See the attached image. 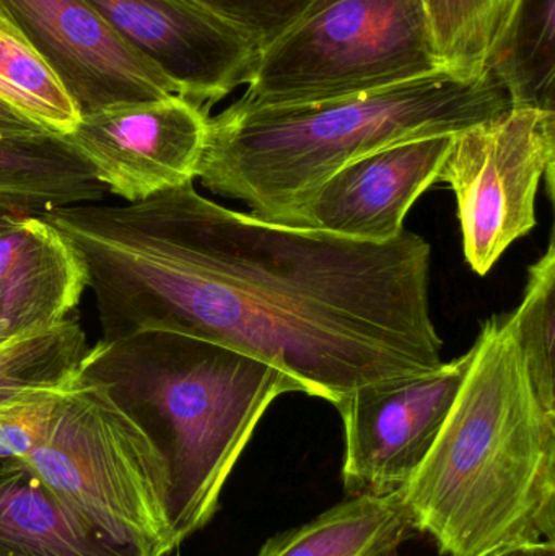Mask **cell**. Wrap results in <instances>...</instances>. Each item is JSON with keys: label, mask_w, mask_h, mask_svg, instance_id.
Instances as JSON below:
<instances>
[{"label": "cell", "mask_w": 555, "mask_h": 556, "mask_svg": "<svg viewBox=\"0 0 555 556\" xmlns=\"http://www.w3.org/2000/svg\"><path fill=\"white\" fill-rule=\"evenodd\" d=\"M555 0H520L491 61L512 108H554Z\"/></svg>", "instance_id": "e0dca14e"}, {"label": "cell", "mask_w": 555, "mask_h": 556, "mask_svg": "<svg viewBox=\"0 0 555 556\" xmlns=\"http://www.w3.org/2000/svg\"><path fill=\"white\" fill-rule=\"evenodd\" d=\"M85 290L80 257L45 217L0 224V346L67 319Z\"/></svg>", "instance_id": "4fadbf2b"}, {"label": "cell", "mask_w": 555, "mask_h": 556, "mask_svg": "<svg viewBox=\"0 0 555 556\" xmlns=\"http://www.w3.org/2000/svg\"><path fill=\"white\" fill-rule=\"evenodd\" d=\"M437 71L442 67L420 0H308L261 46L235 104L315 103Z\"/></svg>", "instance_id": "8992f818"}, {"label": "cell", "mask_w": 555, "mask_h": 556, "mask_svg": "<svg viewBox=\"0 0 555 556\" xmlns=\"http://www.w3.org/2000/svg\"><path fill=\"white\" fill-rule=\"evenodd\" d=\"M26 463L81 519L143 556L175 551L168 473L106 386L77 375L62 389L46 440Z\"/></svg>", "instance_id": "5b68a950"}, {"label": "cell", "mask_w": 555, "mask_h": 556, "mask_svg": "<svg viewBox=\"0 0 555 556\" xmlns=\"http://www.w3.org/2000/svg\"><path fill=\"white\" fill-rule=\"evenodd\" d=\"M67 382L33 389L0 404V459H28L46 440Z\"/></svg>", "instance_id": "7402d4cb"}, {"label": "cell", "mask_w": 555, "mask_h": 556, "mask_svg": "<svg viewBox=\"0 0 555 556\" xmlns=\"http://www.w3.org/2000/svg\"><path fill=\"white\" fill-rule=\"evenodd\" d=\"M117 35L211 110L247 85L260 52L253 33L199 0H87Z\"/></svg>", "instance_id": "8fae6325"}, {"label": "cell", "mask_w": 555, "mask_h": 556, "mask_svg": "<svg viewBox=\"0 0 555 556\" xmlns=\"http://www.w3.org/2000/svg\"><path fill=\"white\" fill-rule=\"evenodd\" d=\"M235 20L256 36L261 46L276 36L308 0H199Z\"/></svg>", "instance_id": "603a6c76"}, {"label": "cell", "mask_w": 555, "mask_h": 556, "mask_svg": "<svg viewBox=\"0 0 555 556\" xmlns=\"http://www.w3.org/2000/svg\"><path fill=\"white\" fill-rule=\"evenodd\" d=\"M78 369L106 386L162 456L175 547L214 518L225 482L273 402L302 392L267 363L168 330L100 339Z\"/></svg>", "instance_id": "277c9868"}, {"label": "cell", "mask_w": 555, "mask_h": 556, "mask_svg": "<svg viewBox=\"0 0 555 556\" xmlns=\"http://www.w3.org/2000/svg\"><path fill=\"white\" fill-rule=\"evenodd\" d=\"M108 194L91 166L61 134L0 132V208L45 215L68 205L97 204Z\"/></svg>", "instance_id": "9a60e30c"}, {"label": "cell", "mask_w": 555, "mask_h": 556, "mask_svg": "<svg viewBox=\"0 0 555 556\" xmlns=\"http://www.w3.org/2000/svg\"><path fill=\"white\" fill-rule=\"evenodd\" d=\"M0 556H143L64 505L26 460L0 459Z\"/></svg>", "instance_id": "5bb4252c"}, {"label": "cell", "mask_w": 555, "mask_h": 556, "mask_svg": "<svg viewBox=\"0 0 555 556\" xmlns=\"http://www.w3.org/2000/svg\"><path fill=\"white\" fill-rule=\"evenodd\" d=\"M209 117L172 94L81 114L65 139L110 194L137 202L198 178Z\"/></svg>", "instance_id": "30bf717a"}, {"label": "cell", "mask_w": 555, "mask_h": 556, "mask_svg": "<svg viewBox=\"0 0 555 556\" xmlns=\"http://www.w3.org/2000/svg\"><path fill=\"white\" fill-rule=\"evenodd\" d=\"M512 108L492 71L432 72L390 87L287 106L231 104L209 117L201 185L267 224L306 228L313 195L349 163L420 137L452 136Z\"/></svg>", "instance_id": "3957f363"}, {"label": "cell", "mask_w": 555, "mask_h": 556, "mask_svg": "<svg viewBox=\"0 0 555 556\" xmlns=\"http://www.w3.org/2000/svg\"><path fill=\"white\" fill-rule=\"evenodd\" d=\"M9 215L13 214H9V212L2 211V208H0V224H2V222L5 220V218L9 217Z\"/></svg>", "instance_id": "484cf974"}, {"label": "cell", "mask_w": 555, "mask_h": 556, "mask_svg": "<svg viewBox=\"0 0 555 556\" xmlns=\"http://www.w3.org/2000/svg\"><path fill=\"white\" fill-rule=\"evenodd\" d=\"M0 16L48 65L80 116L181 97L87 0H0Z\"/></svg>", "instance_id": "9c48e42d"}, {"label": "cell", "mask_w": 555, "mask_h": 556, "mask_svg": "<svg viewBox=\"0 0 555 556\" xmlns=\"http://www.w3.org/2000/svg\"><path fill=\"white\" fill-rule=\"evenodd\" d=\"M555 111L508 108L453 134L437 182L455 192L466 263L491 273L505 251L537 227V195L553 198Z\"/></svg>", "instance_id": "52a82bcc"}, {"label": "cell", "mask_w": 555, "mask_h": 556, "mask_svg": "<svg viewBox=\"0 0 555 556\" xmlns=\"http://www.w3.org/2000/svg\"><path fill=\"white\" fill-rule=\"evenodd\" d=\"M87 333L77 316L0 346V404L33 389L64 384L87 353Z\"/></svg>", "instance_id": "ffe728a7"}, {"label": "cell", "mask_w": 555, "mask_h": 556, "mask_svg": "<svg viewBox=\"0 0 555 556\" xmlns=\"http://www.w3.org/2000/svg\"><path fill=\"white\" fill-rule=\"evenodd\" d=\"M440 67L456 74L491 71V61L520 0H420Z\"/></svg>", "instance_id": "ac0fdd59"}, {"label": "cell", "mask_w": 555, "mask_h": 556, "mask_svg": "<svg viewBox=\"0 0 555 556\" xmlns=\"http://www.w3.org/2000/svg\"><path fill=\"white\" fill-rule=\"evenodd\" d=\"M482 556H555L554 541L530 542V544L507 545L495 548Z\"/></svg>", "instance_id": "cb8c5ba5"}, {"label": "cell", "mask_w": 555, "mask_h": 556, "mask_svg": "<svg viewBox=\"0 0 555 556\" xmlns=\"http://www.w3.org/2000/svg\"><path fill=\"white\" fill-rule=\"evenodd\" d=\"M33 130L45 129L36 126L31 121L26 119L22 114L0 101V132H33Z\"/></svg>", "instance_id": "d4e9b609"}, {"label": "cell", "mask_w": 555, "mask_h": 556, "mask_svg": "<svg viewBox=\"0 0 555 556\" xmlns=\"http://www.w3.org/2000/svg\"><path fill=\"white\" fill-rule=\"evenodd\" d=\"M0 101L49 132L67 136L77 106L28 42L0 16Z\"/></svg>", "instance_id": "d6986e66"}, {"label": "cell", "mask_w": 555, "mask_h": 556, "mask_svg": "<svg viewBox=\"0 0 555 556\" xmlns=\"http://www.w3.org/2000/svg\"><path fill=\"white\" fill-rule=\"evenodd\" d=\"M452 137L404 140L349 163L313 195L306 228L374 243L400 237L411 207L436 185Z\"/></svg>", "instance_id": "7c38bea8"}, {"label": "cell", "mask_w": 555, "mask_h": 556, "mask_svg": "<svg viewBox=\"0 0 555 556\" xmlns=\"http://www.w3.org/2000/svg\"><path fill=\"white\" fill-rule=\"evenodd\" d=\"M413 531L400 492L358 495L270 539L257 556H394Z\"/></svg>", "instance_id": "2e32d148"}, {"label": "cell", "mask_w": 555, "mask_h": 556, "mask_svg": "<svg viewBox=\"0 0 555 556\" xmlns=\"http://www.w3.org/2000/svg\"><path fill=\"white\" fill-rule=\"evenodd\" d=\"M455 404L401 490L414 531L446 556L554 541L555 414L531 384L508 316L485 320Z\"/></svg>", "instance_id": "7a4b0ae2"}, {"label": "cell", "mask_w": 555, "mask_h": 556, "mask_svg": "<svg viewBox=\"0 0 555 556\" xmlns=\"http://www.w3.org/2000/svg\"><path fill=\"white\" fill-rule=\"evenodd\" d=\"M518 346L524 353L531 384L541 404L555 414V244L528 273L524 300L508 314Z\"/></svg>", "instance_id": "44dd1931"}, {"label": "cell", "mask_w": 555, "mask_h": 556, "mask_svg": "<svg viewBox=\"0 0 555 556\" xmlns=\"http://www.w3.org/2000/svg\"><path fill=\"white\" fill-rule=\"evenodd\" d=\"M84 264L101 339L186 333L267 363L336 405L371 382L442 366L430 244L267 224L194 181L137 202L42 215Z\"/></svg>", "instance_id": "6da1fadb"}, {"label": "cell", "mask_w": 555, "mask_h": 556, "mask_svg": "<svg viewBox=\"0 0 555 556\" xmlns=\"http://www.w3.org/2000/svg\"><path fill=\"white\" fill-rule=\"evenodd\" d=\"M472 352L411 378L371 382L335 405L344 425L342 479L352 496L391 495L432 450L468 371Z\"/></svg>", "instance_id": "ba28073f"}]
</instances>
